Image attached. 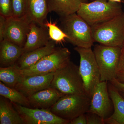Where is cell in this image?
I'll list each match as a JSON object with an SVG mask.
<instances>
[{"label": "cell", "instance_id": "obj_8", "mask_svg": "<svg viewBox=\"0 0 124 124\" xmlns=\"http://www.w3.org/2000/svg\"><path fill=\"white\" fill-rule=\"evenodd\" d=\"M71 52L66 48L57 47L52 53L44 57L28 68L18 69L21 76L44 75L54 72L70 60Z\"/></svg>", "mask_w": 124, "mask_h": 124}, {"label": "cell", "instance_id": "obj_7", "mask_svg": "<svg viewBox=\"0 0 124 124\" xmlns=\"http://www.w3.org/2000/svg\"><path fill=\"white\" fill-rule=\"evenodd\" d=\"M74 50L80 56L79 69L85 93L91 99L96 86L101 82L100 71L93 51L91 48L78 46Z\"/></svg>", "mask_w": 124, "mask_h": 124}, {"label": "cell", "instance_id": "obj_25", "mask_svg": "<svg viewBox=\"0 0 124 124\" xmlns=\"http://www.w3.org/2000/svg\"><path fill=\"white\" fill-rule=\"evenodd\" d=\"M0 15L6 18L13 16L11 0H0Z\"/></svg>", "mask_w": 124, "mask_h": 124}, {"label": "cell", "instance_id": "obj_4", "mask_svg": "<svg viewBox=\"0 0 124 124\" xmlns=\"http://www.w3.org/2000/svg\"><path fill=\"white\" fill-rule=\"evenodd\" d=\"M91 27L94 42L109 46L122 47L124 44V12Z\"/></svg>", "mask_w": 124, "mask_h": 124}, {"label": "cell", "instance_id": "obj_21", "mask_svg": "<svg viewBox=\"0 0 124 124\" xmlns=\"http://www.w3.org/2000/svg\"><path fill=\"white\" fill-rule=\"evenodd\" d=\"M0 95L13 103L31 108L28 98L15 89L10 88L0 82Z\"/></svg>", "mask_w": 124, "mask_h": 124}, {"label": "cell", "instance_id": "obj_31", "mask_svg": "<svg viewBox=\"0 0 124 124\" xmlns=\"http://www.w3.org/2000/svg\"><path fill=\"white\" fill-rule=\"evenodd\" d=\"M116 79L119 82L124 84V71H119L117 73Z\"/></svg>", "mask_w": 124, "mask_h": 124}, {"label": "cell", "instance_id": "obj_27", "mask_svg": "<svg viewBox=\"0 0 124 124\" xmlns=\"http://www.w3.org/2000/svg\"><path fill=\"white\" fill-rule=\"evenodd\" d=\"M6 20V17L0 15V42L4 40Z\"/></svg>", "mask_w": 124, "mask_h": 124}, {"label": "cell", "instance_id": "obj_13", "mask_svg": "<svg viewBox=\"0 0 124 124\" xmlns=\"http://www.w3.org/2000/svg\"><path fill=\"white\" fill-rule=\"evenodd\" d=\"M50 40L47 28L32 22L26 41L23 47V53L33 51L44 46Z\"/></svg>", "mask_w": 124, "mask_h": 124}, {"label": "cell", "instance_id": "obj_29", "mask_svg": "<svg viewBox=\"0 0 124 124\" xmlns=\"http://www.w3.org/2000/svg\"><path fill=\"white\" fill-rule=\"evenodd\" d=\"M113 86L116 88L119 92L124 93V84L121 83L117 80L116 79L112 80L109 81Z\"/></svg>", "mask_w": 124, "mask_h": 124}, {"label": "cell", "instance_id": "obj_9", "mask_svg": "<svg viewBox=\"0 0 124 124\" xmlns=\"http://www.w3.org/2000/svg\"><path fill=\"white\" fill-rule=\"evenodd\" d=\"M13 103L24 124H69L70 121L55 115L49 109L29 108Z\"/></svg>", "mask_w": 124, "mask_h": 124}, {"label": "cell", "instance_id": "obj_26", "mask_svg": "<svg viewBox=\"0 0 124 124\" xmlns=\"http://www.w3.org/2000/svg\"><path fill=\"white\" fill-rule=\"evenodd\" d=\"M86 116L87 124H104V119L96 113L88 111Z\"/></svg>", "mask_w": 124, "mask_h": 124}, {"label": "cell", "instance_id": "obj_35", "mask_svg": "<svg viewBox=\"0 0 124 124\" xmlns=\"http://www.w3.org/2000/svg\"><path fill=\"white\" fill-rule=\"evenodd\" d=\"M81 0L82 1V0ZM82 2H83V1H82Z\"/></svg>", "mask_w": 124, "mask_h": 124}, {"label": "cell", "instance_id": "obj_30", "mask_svg": "<svg viewBox=\"0 0 124 124\" xmlns=\"http://www.w3.org/2000/svg\"><path fill=\"white\" fill-rule=\"evenodd\" d=\"M124 71V44L121 48V53L118 66V71Z\"/></svg>", "mask_w": 124, "mask_h": 124}, {"label": "cell", "instance_id": "obj_19", "mask_svg": "<svg viewBox=\"0 0 124 124\" xmlns=\"http://www.w3.org/2000/svg\"><path fill=\"white\" fill-rule=\"evenodd\" d=\"M0 124H24L12 102L1 96L0 97Z\"/></svg>", "mask_w": 124, "mask_h": 124}, {"label": "cell", "instance_id": "obj_16", "mask_svg": "<svg viewBox=\"0 0 124 124\" xmlns=\"http://www.w3.org/2000/svg\"><path fill=\"white\" fill-rule=\"evenodd\" d=\"M49 13L47 0H26L25 15L31 22L46 27L45 23Z\"/></svg>", "mask_w": 124, "mask_h": 124}, {"label": "cell", "instance_id": "obj_23", "mask_svg": "<svg viewBox=\"0 0 124 124\" xmlns=\"http://www.w3.org/2000/svg\"><path fill=\"white\" fill-rule=\"evenodd\" d=\"M45 26L48 28L50 39L55 44H62L68 38L66 34L57 25V22L46 20Z\"/></svg>", "mask_w": 124, "mask_h": 124}, {"label": "cell", "instance_id": "obj_14", "mask_svg": "<svg viewBox=\"0 0 124 124\" xmlns=\"http://www.w3.org/2000/svg\"><path fill=\"white\" fill-rule=\"evenodd\" d=\"M63 95L57 90L50 87L38 91L28 98L31 108L50 109Z\"/></svg>", "mask_w": 124, "mask_h": 124}, {"label": "cell", "instance_id": "obj_1", "mask_svg": "<svg viewBox=\"0 0 124 124\" xmlns=\"http://www.w3.org/2000/svg\"><path fill=\"white\" fill-rule=\"evenodd\" d=\"M120 3L107 0L82 2L76 13L91 27L107 22L122 13Z\"/></svg>", "mask_w": 124, "mask_h": 124}, {"label": "cell", "instance_id": "obj_12", "mask_svg": "<svg viewBox=\"0 0 124 124\" xmlns=\"http://www.w3.org/2000/svg\"><path fill=\"white\" fill-rule=\"evenodd\" d=\"M54 73L44 75L22 76L14 88L29 97L38 91L50 88Z\"/></svg>", "mask_w": 124, "mask_h": 124}, {"label": "cell", "instance_id": "obj_28", "mask_svg": "<svg viewBox=\"0 0 124 124\" xmlns=\"http://www.w3.org/2000/svg\"><path fill=\"white\" fill-rule=\"evenodd\" d=\"M70 124H87L86 113L81 115L70 121Z\"/></svg>", "mask_w": 124, "mask_h": 124}, {"label": "cell", "instance_id": "obj_17", "mask_svg": "<svg viewBox=\"0 0 124 124\" xmlns=\"http://www.w3.org/2000/svg\"><path fill=\"white\" fill-rule=\"evenodd\" d=\"M23 53V47L3 40L0 42V67L15 65Z\"/></svg>", "mask_w": 124, "mask_h": 124}, {"label": "cell", "instance_id": "obj_10", "mask_svg": "<svg viewBox=\"0 0 124 124\" xmlns=\"http://www.w3.org/2000/svg\"><path fill=\"white\" fill-rule=\"evenodd\" d=\"M31 22L26 15L6 18L4 40L23 47L30 30Z\"/></svg>", "mask_w": 124, "mask_h": 124}, {"label": "cell", "instance_id": "obj_33", "mask_svg": "<svg viewBox=\"0 0 124 124\" xmlns=\"http://www.w3.org/2000/svg\"><path fill=\"white\" fill-rule=\"evenodd\" d=\"M107 0L110 1H112V2H118V3H120L121 2L122 0Z\"/></svg>", "mask_w": 124, "mask_h": 124}, {"label": "cell", "instance_id": "obj_32", "mask_svg": "<svg viewBox=\"0 0 124 124\" xmlns=\"http://www.w3.org/2000/svg\"><path fill=\"white\" fill-rule=\"evenodd\" d=\"M104 124H118L116 121L112 118L110 117L104 120Z\"/></svg>", "mask_w": 124, "mask_h": 124}, {"label": "cell", "instance_id": "obj_6", "mask_svg": "<svg viewBox=\"0 0 124 124\" xmlns=\"http://www.w3.org/2000/svg\"><path fill=\"white\" fill-rule=\"evenodd\" d=\"M90 101L91 98L85 94L64 95L49 109L55 115L70 121L88 112Z\"/></svg>", "mask_w": 124, "mask_h": 124}, {"label": "cell", "instance_id": "obj_5", "mask_svg": "<svg viewBox=\"0 0 124 124\" xmlns=\"http://www.w3.org/2000/svg\"><path fill=\"white\" fill-rule=\"evenodd\" d=\"M121 48L100 44L94 46L93 51L100 71L101 81L109 82L116 79Z\"/></svg>", "mask_w": 124, "mask_h": 124}, {"label": "cell", "instance_id": "obj_2", "mask_svg": "<svg viewBox=\"0 0 124 124\" xmlns=\"http://www.w3.org/2000/svg\"><path fill=\"white\" fill-rule=\"evenodd\" d=\"M50 87L64 95L86 94L79 67L70 60L54 73Z\"/></svg>", "mask_w": 124, "mask_h": 124}, {"label": "cell", "instance_id": "obj_22", "mask_svg": "<svg viewBox=\"0 0 124 124\" xmlns=\"http://www.w3.org/2000/svg\"><path fill=\"white\" fill-rule=\"evenodd\" d=\"M16 64L0 67V80L6 86L14 88L21 77Z\"/></svg>", "mask_w": 124, "mask_h": 124}, {"label": "cell", "instance_id": "obj_3", "mask_svg": "<svg viewBox=\"0 0 124 124\" xmlns=\"http://www.w3.org/2000/svg\"><path fill=\"white\" fill-rule=\"evenodd\" d=\"M60 28L68 36V40L76 46L91 48L94 42L92 27L77 14L60 18Z\"/></svg>", "mask_w": 124, "mask_h": 124}, {"label": "cell", "instance_id": "obj_18", "mask_svg": "<svg viewBox=\"0 0 124 124\" xmlns=\"http://www.w3.org/2000/svg\"><path fill=\"white\" fill-rule=\"evenodd\" d=\"M49 12H54L60 18L76 13L82 2L81 0H47Z\"/></svg>", "mask_w": 124, "mask_h": 124}, {"label": "cell", "instance_id": "obj_11", "mask_svg": "<svg viewBox=\"0 0 124 124\" xmlns=\"http://www.w3.org/2000/svg\"><path fill=\"white\" fill-rule=\"evenodd\" d=\"M107 81H101L97 85L91 99L88 111L97 114L104 120L110 117L114 112L113 101L109 95Z\"/></svg>", "mask_w": 124, "mask_h": 124}, {"label": "cell", "instance_id": "obj_34", "mask_svg": "<svg viewBox=\"0 0 124 124\" xmlns=\"http://www.w3.org/2000/svg\"><path fill=\"white\" fill-rule=\"evenodd\" d=\"M120 93L121 94L122 97L124 98V93H122V92H120Z\"/></svg>", "mask_w": 124, "mask_h": 124}, {"label": "cell", "instance_id": "obj_24", "mask_svg": "<svg viewBox=\"0 0 124 124\" xmlns=\"http://www.w3.org/2000/svg\"><path fill=\"white\" fill-rule=\"evenodd\" d=\"M13 16L19 17L25 15L26 0H11Z\"/></svg>", "mask_w": 124, "mask_h": 124}, {"label": "cell", "instance_id": "obj_15", "mask_svg": "<svg viewBox=\"0 0 124 124\" xmlns=\"http://www.w3.org/2000/svg\"><path fill=\"white\" fill-rule=\"evenodd\" d=\"M55 44L53 41L50 40L44 46L33 51L23 53L16 64L17 67L22 70L33 66L44 57L54 52L57 48Z\"/></svg>", "mask_w": 124, "mask_h": 124}, {"label": "cell", "instance_id": "obj_20", "mask_svg": "<svg viewBox=\"0 0 124 124\" xmlns=\"http://www.w3.org/2000/svg\"><path fill=\"white\" fill-rule=\"evenodd\" d=\"M108 93L113 101L114 112L110 117L118 124H124V98L113 85L108 82Z\"/></svg>", "mask_w": 124, "mask_h": 124}]
</instances>
